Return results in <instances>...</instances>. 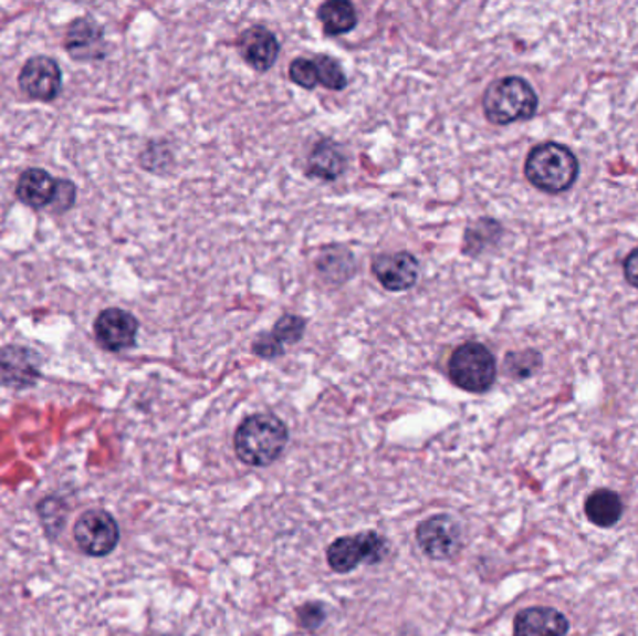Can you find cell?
I'll use <instances>...</instances> for the list:
<instances>
[{"label": "cell", "instance_id": "cell-19", "mask_svg": "<svg viewBox=\"0 0 638 636\" xmlns=\"http://www.w3.org/2000/svg\"><path fill=\"white\" fill-rule=\"evenodd\" d=\"M317 19L322 21L327 37H344L357 27V10L347 0H331L317 10Z\"/></svg>", "mask_w": 638, "mask_h": 636}, {"label": "cell", "instance_id": "cell-20", "mask_svg": "<svg viewBox=\"0 0 638 636\" xmlns=\"http://www.w3.org/2000/svg\"><path fill=\"white\" fill-rule=\"evenodd\" d=\"M317 67V83L328 90H344L347 86V77L341 64L331 59L327 54H322L314 59Z\"/></svg>", "mask_w": 638, "mask_h": 636}, {"label": "cell", "instance_id": "cell-9", "mask_svg": "<svg viewBox=\"0 0 638 636\" xmlns=\"http://www.w3.org/2000/svg\"><path fill=\"white\" fill-rule=\"evenodd\" d=\"M42 377V355L32 347L8 344L0 347V385L2 387H34Z\"/></svg>", "mask_w": 638, "mask_h": 636}, {"label": "cell", "instance_id": "cell-13", "mask_svg": "<svg viewBox=\"0 0 638 636\" xmlns=\"http://www.w3.org/2000/svg\"><path fill=\"white\" fill-rule=\"evenodd\" d=\"M569 619L555 607H526L515 614L513 636H566Z\"/></svg>", "mask_w": 638, "mask_h": 636}, {"label": "cell", "instance_id": "cell-12", "mask_svg": "<svg viewBox=\"0 0 638 636\" xmlns=\"http://www.w3.org/2000/svg\"><path fill=\"white\" fill-rule=\"evenodd\" d=\"M418 260L409 252L379 254L372 262V273L388 292H406L417 284Z\"/></svg>", "mask_w": 638, "mask_h": 636}, {"label": "cell", "instance_id": "cell-3", "mask_svg": "<svg viewBox=\"0 0 638 636\" xmlns=\"http://www.w3.org/2000/svg\"><path fill=\"white\" fill-rule=\"evenodd\" d=\"M482 105L491 124L508 125L531 119L536 114L537 95L525 79H496L485 90Z\"/></svg>", "mask_w": 638, "mask_h": 636}, {"label": "cell", "instance_id": "cell-16", "mask_svg": "<svg viewBox=\"0 0 638 636\" xmlns=\"http://www.w3.org/2000/svg\"><path fill=\"white\" fill-rule=\"evenodd\" d=\"M347 157L341 144L323 138L308 155L306 173L311 178L334 181L346 173Z\"/></svg>", "mask_w": 638, "mask_h": 636}, {"label": "cell", "instance_id": "cell-25", "mask_svg": "<svg viewBox=\"0 0 638 636\" xmlns=\"http://www.w3.org/2000/svg\"><path fill=\"white\" fill-rule=\"evenodd\" d=\"M624 274L629 284L638 288V249L632 250L631 254L624 262Z\"/></svg>", "mask_w": 638, "mask_h": 636}, {"label": "cell", "instance_id": "cell-4", "mask_svg": "<svg viewBox=\"0 0 638 636\" xmlns=\"http://www.w3.org/2000/svg\"><path fill=\"white\" fill-rule=\"evenodd\" d=\"M448 375L456 387L466 393H488L496 380V361L485 345L463 344L448 361Z\"/></svg>", "mask_w": 638, "mask_h": 636}, {"label": "cell", "instance_id": "cell-22", "mask_svg": "<svg viewBox=\"0 0 638 636\" xmlns=\"http://www.w3.org/2000/svg\"><path fill=\"white\" fill-rule=\"evenodd\" d=\"M299 625L306 630H317L327 619V608L323 603H306L297 608Z\"/></svg>", "mask_w": 638, "mask_h": 636}, {"label": "cell", "instance_id": "cell-18", "mask_svg": "<svg viewBox=\"0 0 638 636\" xmlns=\"http://www.w3.org/2000/svg\"><path fill=\"white\" fill-rule=\"evenodd\" d=\"M585 513L597 529H615L624 518V500L613 489H596L586 497Z\"/></svg>", "mask_w": 638, "mask_h": 636}, {"label": "cell", "instance_id": "cell-17", "mask_svg": "<svg viewBox=\"0 0 638 636\" xmlns=\"http://www.w3.org/2000/svg\"><path fill=\"white\" fill-rule=\"evenodd\" d=\"M305 320L299 315H284L269 334H263L254 344V353L263 358H275L284 353V345L295 344L305 334Z\"/></svg>", "mask_w": 638, "mask_h": 636}, {"label": "cell", "instance_id": "cell-24", "mask_svg": "<svg viewBox=\"0 0 638 636\" xmlns=\"http://www.w3.org/2000/svg\"><path fill=\"white\" fill-rule=\"evenodd\" d=\"M77 200V187L70 179H59V187H56V195H54L53 204H51V211L53 213H67L70 209L75 206Z\"/></svg>", "mask_w": 638, "mask_h": 636}, {"label": "cell", "instance_id": "cell-14", "mask_svg": "<svg viewBox=\"0 0 638 636\" xmlns=\"http://www.w3.org/2000/svg\"><path fill=\"white\" fill-rule=\"evenodd\" d=\"M239 53L243 56L249 66L257 72H268L275 66L281 45L275 34L265 27H252L245 30L238 42Z\"/></svg>", "mask_w": 638, "mask_h": 636}, {"label": "cell", "instance_id": "cell-5", "mask_svg": "<svg viewBox=\"0 0 638 636\" xmlns=\"http://www.w3.org/2000/svg\"><path fill=\"white\" fill-rule=\"evenodd\" d=\"M388 553V543L374 530L334 540L327 549L328 567L334 573H352L363 564H379Z\"/></svg>", "mask_w": 638, "mask_h": 636}, {"label": "cell", "instance_id": "cell-1", "mask_svg": "<svg viewBox=\"0 0 638 636\" xmlns=\"http://www.w3.org/2000/svg\"><path fill=\"white\" fill-rule=\"evenodd\" d=\"M290 431L281 418L258 413L239 424L233 435V450L241 463L269 467L281 458L287 447Z\"/></svg>", "mask_w": 638, "mask_h": 636}, {"label": "cell", "instance_id": "cell-11", "mask_svg": "<svg viewBox=\"0 0 638 636\" xmlns=\"http://www.w3.org/2000/svg\"><path fill=\"white\" fill-rule=\"evenodd\" d=\"M66 53L77 62H96L107 56V43H105V30L96 19L90 15H81L67 24L64 37Z\"/></svg>", "mask_w": 638, "mask_h": 636}, {"label": "cell", "instance_id": "cell-10", "mask_svg": "<svg viewBox=\"0 0 638 636\" xmlns=\"http://www.w3.org/2000/svg\"><path fill=\"white\" fill-rule=\"evenodd\" d=\"M138 320L124 309H105L94 322V336L102 350L108 353H122L137 344Z\"/></svg>", "mask_w": 638, "mask_h": 636}, {"label": "cell", "instance_id": "cell-15", "mask_svg": "<svg viewBox=\"0 0 638 636\" xmlns=\"http://www.w3.org/2000/svg\"><path fill=\"white\" fill-rule=\"evenodd\" d=\"M56 187H59V179H54L48 170L36 167L27 168L19 176L15 197L19 202L32 209L51 208Z\"/></svg>", "mask_w": 638, "mask_h": 636}, {"label": "cell", "instance_id": "cell-2", "mask_svg": "<svg viewBox=\"0 0 638 636\" xmlns=\"http://www.w3.org/2000/svg\"><path fill=\"white\" fill-rule=\"evenodd\" d=\"M525 176L536 189L558 195L575 184L579 161L572 149L562 144H540L526 157Z\"/></svg>", "mask_w": 638, "mask_h": 636}, {"label": "cell", "instance_id": "cell-21", "mask_svg": "<svg viewBox=\"0 0 638 636\" xmlns=\"http://www.w3.org/2000/svg\"><path fill=\"white\" fill-rule=\"evenodd\" d=\"M287 75L292 79V83L297 84L301 88L314 90L320 84L317 83V67L314 59L293 60Z\"/></svg>", "mask_w": 638, "mask_h": 636}, {"label": "cell", "instance_id": "cell-6", "mask_svg": "<svg viewBox=\"0 0 638 636\" xmlns=\"http://www.w3.org/2000/svg\"><path fill=\"white\" fill-rule=\"evenodd\" d=\"M418 548L431 560H453L463 549L461 524L447 513L423 519L417 526Z\"/></svg>", "mask_w": 638, "mask_h": 636}, {"label": "cell", "instance_id": "cell-23", "mask_svg": "<svg viewBox=\"0 0 638 636\" xmlns=\"http://www.w3.org/2000/svg\"><path fill=\"white\" fill-rule=\"evenodd\" d=\"M540 366L536 353H510L506 358L508 374L513 377H529Z\"/></svg>", "mask_w": 638, "mask_h": 636}, {"label": "cell", "instance_id": "cell-7", "mask_svg": "<svg viewBox=\"0 0 638 636\" xmlns=\"http://www.w3.org/2000/svg\"><path fill=\"white\" fill-rule=\"evenodd\" d=\"M73 538L84 554L103 559L118 545L119 526L116 519L105 510H88L73 526Z\"/></svg>", "mask_w": 638, "mask_h": 636}, {"label": "cell", "instance_id": "cell-8", "mask_svg": "<svg viewBox=\"0 0 638 636\" xmlns=\"http://www.w3.org/2000/svg\"><path fill=\"white\" fill-rule=\"evenodd\" d=\"M62 67L53 56L36 54L24 62L19 72L21 92L34 102L53 103L62 92Z\"/></svg>", "mask_w": 638, "mask_h": 636}]
</instances>
